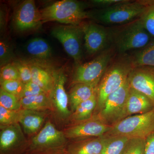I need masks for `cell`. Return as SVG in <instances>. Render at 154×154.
Segmentation results:
<instances>
[{
	"instance_id": "cell-5",
	"label": "cell",
	"mask_w": 154,
	"mask_h": 154,
	"mask_svg": "<svg viewBox=\"0 0 154 154\" xmlns=\"http://www.w3.org/2000/svg\"><path fill=\"white\" fill-rule=\"evenodd\" d=\"M104 135H121L146 138L154 132V108L146 113L131 116L112 125Z\"/></svg>"
},
{
	"instance_id": "cell-19",
	"label": "cell",
	"mask_w": 154,
	"mask_h": 154,
	"mask_svg": "<svg viewBox=\"0 0 154 154\" xmlns=\"http://www.w3.org/2000/svg\"><path fill=\"white\" fill-rule=\"evenodd\" d=\"M103 136L79 140L68 147L69 154H101L103 147Z\"/></svg>"
},
{
	"instance_id": "cell-21",
	"label": "cell",
	"mask_w": 154,
	"mask_h": 154,
	"mask_svg": "<svg viewBox=\"0 0 154 154\" xmlns=\"http://www.w3.org/2000/svg\"><path fill=\"white\" fill-rule=\"evenodd\" d=\"M26 51L30 56L36 59H48L52 56V49L46 40L40 37L32 38L26 45Z\"/></svg>"
},
{
	"instance_id": "cell-38",
	"label": "cell",
	"mask_w": 154,
	"mask_h": 154,
	"mask_svg": "<svg viewBox=\"0 0 154 154\" xmlns=\"http://www.w3.org/2000/svg\"><path fill=\"white\" fill-rule=\"evenodd\" d=\"M39 154H69V153L68 152L67 150H65L63 149L45 152Z\"/></svg>"
},
{
	"instance_id": "cell-26",
	"label": "cell",
	"mask_w": 154,
	"mask_h": 154,
	"mask_svg": "<svg viewBox=\"0 0 154 154\" xmlns=\"http://www.w3.org/2000/svg\"><path fill=\"white\" fill-rule=\"evenodd\" d=\"M0 106L7 109L19 111L22 107L20 100L16 96L0 89Z\"/></svg>"
},
{
	"instance_id": "cell-35",
	"label": "cell",
	"mask_w": 154,
	"mask_h": 154,
	"mask_svg": "<svg viewBox=\"0 0 154 154\" xmlns=\"http://www.w3.org/2000/svg\"><path fill=\"white\" fill-rule=\"evenodd\" d=\"M122 1V0H93L91 1V2L94 5L99 7L100 9H103L108 8L110 6L120 2Z\"/></svg>"
},
{
	"instance_id": "cell-23",
	"label": "cell",
	"mask_w": 154,
	"mask_h": 154,
	"mask_svg": "<svg viewBox=\"0 0 154 154\" xmlns=\"http://www.w3.org/2000/svg\"><path fill=\"white\" fill-rule=\"evenodd\" d=\"M101 154H122L131 138L124 136L104 135Z\"/></svg>"
},
{
	"instance_id": "cell-37",
	"label": "cell",
	"mask_w": 154,
	"mask_h": 154,
	"mask_svg": "<svg viewBox=\"0 0 154 154\" xmlns=\"http://www.w3.org/2000/svg\"><path fill=\"white\" fill-rule=\"evenodd\" d=\"M6 12L5 10H3V8H1L0 13V29L1 33H3L5 31L7 25V15Z\"/></svg>"
},
{
	"instance_id": "cell-28",
	"label": "cell",
	"mask_w": 154,
	"mask_h": 154,
	"mask_svg": "<svg viewBox=\"0 0 154 154\" xmlns=\"http://www.w3.org/2000/svg\"><path fill=\"white\" fill-rule=\"evenodd\" d=\"M25 85L19 80H11L1 82V88L9 94L17 97L20 100Z\"/></svg>"
},
{
	"instance_id": "cell-29",
	"label": "cell",
	"mask_w": 154,
	"mask_h": 154,
	"mask_svg": "<svg viewBox=\"0 0 154 154\" xmlns=\"http://www.w3.org/2000/svg\"><path fill=\"white\" fill-rule=\"evenodd\" d=\"M19 111L6 109L0 106V124L1 128H4L14 123H18Z\"/></svg>"
},
{
	"instance_id": "cell-36",
	"label": "cell",
	"mask_w": 154,
	"mask_h": 154,
	"mask_svg": "<svg viewBox=\"0 0 154 154\" xmlns=\"http://www.w3.org/2000/svg\"><path fill=\"white\" fill-rule=\"evenodd\" d=\"M145 154H154V132L145 139Z\"/></svg>"
},
{
	"instance_id": "cell-2",
	"label": "cell",
	"mask_w": 154,
	"mask_h": 154,
	"mask_svg": "<svg viewBox=\"0 0 154 154\" xmlns=\"http://www.w3.org/2000/svg\"><path fill=\"white\" fill-rule=\"evenodd\" d=\"M110 47L117 54H125L132 50L140 49L148 44L151 37L144 28L140 19L108 28Z\"/></svg>"
},
{
	"instance_id": "cell-3",
	"label": "cell",
	"mask_w": 154,
	"mask_h": 154,
	"mask_svg": "<svg viewBox=\"0 0 154 154\" xmlns=\"http://www.w3.org/2000/svg\"><path fill=\"white\" fill-rule=\"evenodd\" d=\"M151 1L122 0L108 8L91 12V19L104 25H123L140 18Z\"/></svg>"
},
{
	"instance_id": "cell-13",
	"label": "cell",
	"mask_w": 154,
	"mask_h": 154,
	"mask_svg": "<svg viewBox=\"0 0 154 154\" xmlns=\"http://www.w3.org/2000/svg\"><path fill=\"white\" fill-rule=\"evenodd\" d=\"M128 80L131 88L146 96L154 105V67H135Z\"/></svg>"
},
{
	"instance_id": "cell-8",
	"label": "cell",
	"mask_w": 154,
	"mask_h": 154,
	"mask_svg": "<svg viewBox=\"0 0 154 154\" xmlns=\"http://www.w3.org/2000/svg\"><path fill=\"white\" fill-rule=\"evenodd\" d=\"M66 138L64 133L57 129L51 122H48L33 138L28 151L40 154L63 149L66 144Z\"/></svg>"
},
{
	"instance_id": "cell-39",
	"label": "cell",
	"mask_w": 154,
	"mask_h": 154,
	"mask_svg": "<svg viewBox=\"0 0 154 154\" xmlns=\"http://www.w3.org/2000/svg\"><path fill=\"white\" fill-rule=\"evenodd\" d=\"M27 154H39L38 153H28Z\"/></svg>"
},
{
	"instance_id": "cell-10",
	"label": "cell",
	"mask_w": 154,
	"mask_h": 154,
	"mask_svg": "<svg viewBox=\"0 0 154 154\" xmlns=\"http://www.w3.org/2000/svg\"><path fill=\"white\" fill-rule=\"evenodd\" d=\"M84 33V45L89 55H93L110 47L108 28L93 22L81 24Z\"/></svg>"
},
{
	"instance_id": "cell-4",
	"label": "cell",
	"mask_w": 154,
	"mask_h": 154,
	"mask_svg": "<svg viewBox=\"0 0 154 154\" xmlns=\"http://www.w3.org/2000/svg\"><path fill=\"white\" fill-rule=\"evenodd\" d=\"M42 23L57 22L66 25H79L91 19L84 3L75 0H62L40 10Z\"/></svg>"
},
{
	"instance_id": "cell-31",
	"label": "cell",
	"mask_w": 154,
	"mask_h": 154,
	"mask_svg": "<svg viewBox=\"0 0 154 154\" xmlns=\"http://www.w3.org/2000/svg\"><path fill=\"white\" fill-rule=\"evenodd\" d=\"M14 57L12 46L7 40L1 38L0 41V63L1 67L10 63V62Z\"/></svg>"
},
{
	"instance_id": "cell-33",
	"label": "cell",
	"mask_w": 154,
	"mask_h": 154,
	"mask_svg": "<svg viewBox=\"0 0 154 154\" xmlns=\"http://www.w3.org/2000/svg\"><path fill=\"white\" fill-rule=\"evenodd\" d=\"M19 71L20 80L24 84H27L32 80L31 67L30 63L20 61L14 62Z\"/></svg>"
},
{
	"instance_id": "cell-6",
	"label": "cell",
	"mask_w": 154,
	"mask_h": 154,
	"mask_svg": "<svg viewBox=\"0 0 154 154\" xmlns=\"http://www.w3.org/2000/svg\"><path fill=\"white\" fill-rule=\"evenodd\" d=\"M115 52L114 48L110 47L92 60L77 65L73 75L74 85L79 83L99 85Z\"/></svg>"
},
{
	"instance_id": "cell-14",
	"label": "cell",
	"mask_w": 154,
	"mask_h": 154,
	"mask_svg": "<svg viewBox=\"0 0 154 154\" xmlns=\"http://www.w3.org/2000/svg\"><path fill=\"white\" fill-rule=\"evenodd\" d=\"M24 135L19 123L2 128L0 133V154H21L26 149Z\"/></svg>"
},
{
	"instance_id": "cell-12",
	"label": "cell",
	"mask_w": 154,
	"mask_h": 154,
	"mask_svg": "<svg viewBox=\"0 0 154 154\" xmlns=\"http://www.w3.org/2000/svg\"><path fill=\"white\" fill-rule=\"evenodd\" d=\"M112 125L101 121L97 117L81 122L69 128L64 133L67 138L79 139L103 136L111 129Z\"/></svg>"
},
{
	"instance_id": "cell-34",
	"label": "cell",
	"mask_w": 154,
	"mask_h": 154,
	"mask_svg": "<svg viewBox=\"0 0 154 154\" xmlns=\"http://www.w3.org/2000/svg\"><path fill=\"white\" fill-rule=\"evenodd\" d=\"M44 94L47 93L38 85L31 81L25 84L24 90L22 92L20 99L24 97L36 96Z\"/></svg>"
},
{
	"instance_id": "cell-18",
	"label": "cell",
	"mask_w": 154,
	"mask_h": 154,
	"mask_svg": "<svg viewBox=\"0 0 154 154\" xmlns=\"http://www.w3.org/2000/svg\"><path fill=\"white\" fill-rule=\"evenodd\" d=\"M19 122L25 133L34 134L38 131L44 121L43 114L35 110L23 109L19 111Z\"/></svg>"
},
{
	"instance_id": "cell-32",
	"label": "cell",
	"mask_w": 154,
	"mask_h": 154,
	"mask_svg": "<svg viewBox=\"0 0 154 154\" xmlns=\"http://www.w3.org/2000/svg\"><path fill=\"white\" fill-rule=\"evenodd\" d=\"M0 77L1 82L11 80L21 81L18 69L14 62L1 68Z\"/></svg>"
},
{
	"instance_id": "cell-25",
	"label": "cell",
	"mask_w": 154,
	"mask_h": 154,
	"mask_svg": "<svg viewBox=\"0 0 154 154\" xmlns=\"http://www.w3.org/2000/svg\"><path fill=\"white\" fill-rule=\"evenodd\" d=\"M97 105V94L81 103L73 111L72 117L75 121L83 122L91 119Z\"/></svg>"
},
{
	"instance_id": "cell-22",
	"label": "cell",
	"mask_w": 154,
	"mask_h": 154,
	"mask_svg": "<svg viewBox=\"0 0 154 154\" xmlns=\"http://www.w3.org/2000/svg\"><path fill=\"white\" fill-rule=\"evenodd\" d=\"M134 67L148 66L154 67V40L140 49L130 54Z\"/></svg>"
},
{
	"instance_id": "cell-16",
	"label": "cell",
	"mask_w": 154,
	"mask_h": 154,
	"mask_svg": "<svg viewBox=\"0 0 154 154\" xmlns=\"http://www.w3.org/2000/svg\"><path fill=\"white\" fill-rule=\"evenodd\" d=\"M54 87L51 94L52 104L61 117L67 118L70 114L69 109V96L65 89L66 78L62 72L55 74Z\"/></svg>"
},
{
	"instance_id": "cell-15",
	"label": "cell",
	"mask_w": 154,
	"mask_h": 154,
	"mask_svg": "<svg viewBox=\"0 0 154 154\" xmlns=\"http://www.w3.org/2000/svg\"><path fill=\"white\" fill-rule=\"evenodd\" d=\"M154 108L148 98L130 88L124 108L116 122L131 116L146 113Z\"/></svg>"
},
{
	"instance_id": "cell-11",
	"label": "cell",
	"mask_w": 154,
	"mask_h": 154,
	"mask_svg": "<svg viewBox=\"0 0 154 154\" xmlns=\"http://www.w3.org/2000/svg\"><path fill=\"white\" fill-rule=\"evenodd\" d=\"M130 88L128 79L122 87L107 97L96 117L110 125L116 123L124 108Z\"/></svg>"
},
{
	"instance_id": "cell-7",
	"label": "cell",
	"mask_w": 154,
	"mask_h": 154,
	"mask_svg": "<svg viewBox=\"0 0 154 154\" xmlns=\"http://www.w3.org/2000/svg\"><path fill=\"white\" fill-rule=\"evenodd\" d=\"M51 33L62 45L66 52L74 60L76 65L82 63L84 33L81 24L58 25L53 28Z\"/></svg>"
},
{
	"instance_id": "cell-20",
	"label": "cell",
	"mask_w": 154,
	"mask_h": 154,
	"mask_svg": "<svg viewBox=\"0 0 154 154\" xmlns=\"http://www.w3.org/2000/svg\"><path fill=\"white\" fill-rule=\"evenodd\" d=\"M32 81L48 94H51L54 87L55 74L52 75L47 68L38 64L30 63Z\"/></svg>"
},
{
	"instance_id": "cell-27",
	"label": "cell",
	"mask_w": 154,
	"mask_h": 154,
	"mask_svg": "<svg viewBox=\"0 0 154 154\" xmlns=\"http://www.w3.org/2000/svg\"><path fill=\"white\" fill-rule=\"evenodd\" d=\"M140 19L148 33L151 36L154 37V1H151Z\"/></svg>"
},
{
	"instance_id": "cell-24",
	"label": "cell",
	"mask_w": 154,
	"mask_h": 154,
	"mask_svg": "<svg viewBox=\"0 0 154 154\" xmlns=\"http://www.w3.org/2000/svg\"><path fill=\"white\" fill-rule=\"evenodd\" d=\"M48 94H44L22 98L20 99L22 107L24 109L35 111L49 109L52 103L50 96Z\"/></svg>"
},
{
	"instance_id": "cell-30",
	"label": "cell",
	"mask_w": 154,
	"mask_h": 154,
	"mask_svg": "<svg viewBox=\"0 0 154 154\" xmlns=\"http://www.w3.org/2000/svg\"><path fill=\"white\" fill-rule=\"evenodd\" d=\"M145 139L131 138L122 154H145Z\"/></svg>"
},
{
	"instance_id": "cell-1",
	"label": "cell",
	"mask_w": 154,
	"mask_h": 154,
	"mask_svg": "<svg viewBox=\"0 0 154 154\" xmlns=\"http://www.w3.org/2000/svg\"><path fill=\"white\" fill-rule=\"evenodd\" d=\"M134 67L130 54H117L114 56L98 86L97 106L100 110L107 97L126 82Z\"/></svg>"
},
{
	"instance_id": "cell-9",
	"label": "cell",
	"mask_w": 154,
	"mask_h": 154,
	"mask_svg": "<svg viewBox=\"0 0 154 154\" xmlns=\"http://www.w3.org/2000/svg\"><path fill=\"white\" fill-rule=\"evenodd\" d=\"M13 26L16 31L25 32L40 28L43 23L41 13L33 0H25L19 4L14 12Z\"/></svg>"
},
{
	"instance_id": "cell-17",
	"label": "cell",
	"mask_w": 154,
	"mask_h": 154,
	"mask_svg": "<svg viewBox=\"0 0 154 154\" xmlns=\"http://www.w3.org/2000/svg\"><path fill=\"white\" fill-rule=\"evenodd\" d=\"M99 85L79 83L75 84L69 94V102L73 111L83 102L97 94Z\"/></svg>"
}]
</instances>
